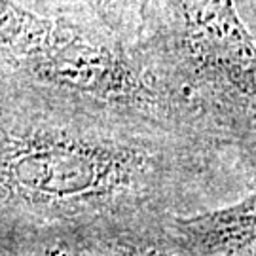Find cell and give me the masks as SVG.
I'll list each match as a JSON object with an SVG mask.
<instances>
[{
	"label": "cell",
	"instance_id": "1",
	"mask_svg": "<svg viewBox=\"0 0 256 256\" xmlns=\"http://www.w3.org/2000/svg\"><path fill=\"white\" fill-rule=\"evenodd\" d=\"M137 40L256 167V42L236 0H142Z\"/></svg>",
	"mask_w": 256,
	"mask_h": 256
},
{
	"label": "cell",
	"instance_id": "2",
	"mask_svg": "<svg viewBox=\"0 0 256 256\" xmlns=\"http://www.w3.org/2000/svg\"><path fill=\"white\" fill-rule=\"evenodd\" d=\"M165 254L256 256V188L228 205L176 216Z\"/></svg>",
	"mask_w": 256,
	"mask_h": 256
},
{
	"label": "cell",
	"instance_id": "3",
	"mask_svg": "<svg viewBox=\"0 0 256 256\" xmlns=\"http://www.w3.org/2000/svg\"><path fill=\"white\" fill-rule=\"evenodd\" d=\"M59 27L14 0H0V55L28 61L52 42Z\"/></svg>",
	"mask_w": 256,
	"mask_h": 256
},
{
	"label": "cell",
	"instance_id": "4",
	"mask_svg": "<svg viewBox=\"0 0 256 256\" xmlns=\"http://www.w3.org/2000/svg\"><path fill=\"white\" fill-rule=\"evenodd\" d=\"M142 0H86L88 8L99 18L102 25L126 40L135 42L140 23Z\"/></svg>",
	"mask_w": 256,
	"mask_h": 256
}]
</instances>
